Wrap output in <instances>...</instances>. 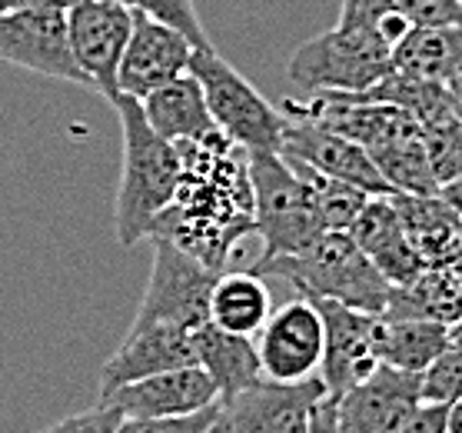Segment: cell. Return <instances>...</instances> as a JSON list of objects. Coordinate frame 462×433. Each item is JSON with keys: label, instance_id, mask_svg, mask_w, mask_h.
Returning a JSON list of instances; mask_svg holds the SVG:
<instances>
[{"label": "cell", "instance_id": "cell-1", "mask_svg": "<svg viewBox=\"0 0 462 433\" xmlns=\"http://www.w3.org/2000/svg\"><path fill=\"white\" fill-rule=\"evenodd\" d=\"M173 147L180 154V184L150 237H163L207 270L223 274L243 237L256 233L250 154L220 130Z\"/></svg>", "mask_w": 462, "mask_h": 433}, {"label": "cell", "instance_id": "cell-2", "mask_svg": "<svg viewBox=\"0 0 462 433\" xmlns=\"http://www.w3.org/2000/svg\"><path fill=\"white\" fill-rule=\"evenodd\" d=\"M114 110L120 117V134H124L114 231L120 247H134L147 240L157 217L173 201V191L180 184V154L143 120L140 100L120 94L114 100Z\"/></svg>", "mask_w": 462, "mask_h": 433}, {"label": "cell", "instance_id": "cell-3", "mask_svg": "<svg viewBox=\"0 0 462 433\" xmlns=\"http://www.w3.org/2000/svg\"><path fill=\"white\" fill-rule=\"evenodd\" d=\"M250 270L263 280H283L306 300H333L366 314H383L386 306V277L369 264L346 231H326L300 254L256 260Z\"/></svg>", "mask_w": 462, "mask_h": 433}, {"label": "cell", "instance_id": "cell-4", "mask_svg": "<svg viewBox=\"0 0 462 433\" xmlns=\"http://www.w3.org/2000/svg\"><path fill=\"white\" fill-rule=\"evenodd\" d=\"M189 74L197 77L207 110L223 137L233 140L246 154H280L283 114L273 107L233 64L207 47H193Z\"/></svg>", "mask_w": 462, "mask_h": 433}, {"label": "cell", "instance_id": "cell-5", "mask_svg": "<svg viewBox=\"0 0 462 433\" xmlns=\"http://www.w3.org/2000/svg\"><path fill=\"white\" fill-rule=\"evenodd\" d=\"M250 184L253 221L263 240V254L256 260L300 254L326 233L316 217L310 184L280 154H250Z\"/></svg>", "mask_w": 462, "mask_h": 433}, {"label": "cell", "instance_id": "cell-6", "mask_svg": "<svg viewBox=\"0 0 462 433\" xmlns=\"http://www.w3.org/2000/svg\"><path fill=\"white\" fill-rule=\"evenodd\" d=\"M393 47L379 33L329 27L300 43L286 64V74L296 87L310 94L337 90V94H363L389 74Z\"/></svg>", "mask_w": 462, "mask_h": 433}, {"label": "cell", "instance_id": "cell-7", "mask_svg": "<svg viewBox=\"0 0 462 433\" xmlns=\"http://www.w3.org/2000/svg\"><path fill=\"white\" fill-rule=\"evenodd\" d=\"M153 267L137 306L134 327H180L197 330L210 320V290L217 284L213 270L183 254L163 237H153Z\"/></svg>", "mask_w": 462, "mask_h": 433}, {"label": "cell", "instance_id": "cell-8", "mask_svg": "<svg viewBox=\"0 0 462 433\" xmlns=\"http://www.w3.org/2000/svg\"><path fill=\"white\" fill-rule=\"evenodd\" d=\"M323 320L319 383L329 400L363 383L383 363V314H366L333 300H313Z\"/></svg>", "mask_w": 462, "mask_h": 433}, {"label": "cell", "instance_id": "cell-9", "mask_svg": "<svg viewBox=\"0 0 462 433\" xmlns=\"http://www.w3.org/2000/svg\"><path fill=\"white\" fill-rule=\"evenodd\" d=\"M319 400H326L319 377L303 383L256 381L217 400L210 433H306Z\"/></svg>", "mask_w": 462, "mask_h": 433}, {"label": "cell", "instance_id": "cell-10", "mask_svg": "<svg viewBox=\"0 0 462 433\" xmlns=\"http://www.w3.org/2000/svg\"><path fill=\"white\" fill-rule=\"evenodd\" d=\"M263 381L303 383L319 373L323 360V320L313 300L296 297L280 310H270L253 337Z\"/></svg>", "mask_w": 462, "mask_h": 433}, {"label": "cell", "instance_id": "cell-11", "mask_svg": "<svg viewBox=\"0 0 462 433\" xmlns=\"http://www.w3.org/2000/svg\"><path fill=\"white\" fill-rule=\"evenodd\" d=\"M67 43L87 87L116 100V67L130 37V11L120 0H80L63 14Z\"/></svg>", "mask_w": 462, "mask_h": 433}, {"label": "cell", "instance_id": "cell-12", "mask_svg": "<svg viewBox=\"0 0 462 433\" xmlns=\"http://www.w3.org/2000/svg\"><path fill=\"white\" fill-rule=\"evenodd\" d=\"M280 157L290 164L323 174L329 180H343L349 187H359L369 197H383L393 193L389 184L379 177V170L373 167L369 154L353 140L339 137L333 130L310 124L303 117L283 114V134H280Z\"/></svg>", "mask_w": 462, "mask_h": 433}, {"label": "cell", "instance_id": "cell-13", "mask_svg": "<svg viewBox=\"0 0 462 433\" xmlns=\"http://www.w3.org/2000/svg\"><path fill=\"white\" fill-rule=\"evenodd\" d=\"M189 57H193V43L183 33L147 14L130 11V37L116 67V97L124 94L143 100L157 87L187 74Z\"/></svg>", "mask_w": 462, "mask_h": 433}, {"label": "cell", "instance_id": "cell-14", "mask_svg": "<svg viewBox=\"0 0 462 433\" xmlns=\"http://www.w3.org/2000/svg\"><path fill=\"white\" fill-rule=\"evenodd\" d=\"M0 61L87 87L67 43V21L57 11H0Z\"/></svg>", "mask_w": 462, "mask_h": 433}, {"label": "cell", "instance_id": "cell-15", "mask_svg": "<svg viewBox=\"0 0 462 433\" xmlns=\"http://www.w3.org/2000/svg\"><path fill=\"white\" fill-rule=\"evenodd\" d=\"M422 373L379 363L366 381L346 391L337 403V433H396L416 407Z\"/></svg>", "mask_w": 462, "mask_h": 433}, {"label": "cell", "instance_id": "cell-16", "mask_svg": "<svg viewBox=\"0 0 462 433\" xmlns=\"http://www.w3.org/2000/svg\"><path fill=\"white\" fill-rule=\"evenodd\" d=\"M217 400L220 393L200 367H180L124 383L97 403L114 407L120 410V417H130V420H160V417H187V413L207 410Z\"/></svg>", "mask_w": 462, "mask_h": 433}, {"label": "cell", "instance_id": "cell-17", "mask_svg": "<svg viewBox=\"0 0 462 433\" xmlns=\"http://www.w3.org/2000/svg\"><path fill=\"white\" fill-rule=\"evenodd\" d=\"M180 367H197L193 350V330L180 327H130L124 344L114 350V357L100 367V397L124 383L143 381L153 373H167Z\"/></svg>", "mask_w": 462, "mask_h": 433}, {"label": "cell", "instance_id": "cell-18", "mask_svg": "<svg viewBox=\"0 0 462 433\" xmlns=\"http://www.w3.org/2000/svg\"><path fill=\"white\" fill-rule=\"evenodd\" d=\"M349 237L356 240V247L369 257V264L376 267L379 274L386 277L389 287L410 284L412 277L426 270L416 250L410 247V237L402 231L400 211L393 193L383 197H369L366 207L359 211V217L349 227Z\"/></svg>", "mask_w": 462, "mask_h": 433}, {"label": "cell", "instance_id": "cell-19", "mask_svg": "<svg viewBox=\"0 0 462 433\" xmlns=\"http://www.w3.org/2000/svg\"><path fill=\"white\" fill-rule=\"evenodd\" d=\"M400 211L402 231L410 237V247L422 260V267H456L462 250V217L442 201L432 197H406L393 193Z\"/></svg>", "mask_w": 462, "mask_h": 433}, {"label": "cell", "instance_id": "cell-20", "mask_svg": "<svg viewBox=\"0 0 462 433\" xmlns=\"http://www.w3.org/2000/svg\"><path fill=\"white\" fill-rule=\"evenodd\" d=\"M386 320H430L442 327H456L462 320V280L452 267H426L410 284L389 287Z\"/></svg>", "mask_w": 462, "mask_h": 433}, {"label": "cell", "instance_id": "cell-21", "mask_svg": "<svg viewBox=\"0 0 462 433\" xmlns=\"http://www.w3.org/2000/svg\"><path fill=\"white\" fill-rule=\"evenodd\" d=\"M140 110H143V120H147L150 127L157 130L163 140H170V144L203 140L217 130L210 110H207V100H203L200 84H197V77L189 74V71L143 97Z\"/></svg>", "mask_w": 462, "mask_h": 433}, {"label": "cell", "instance_id": "cell-22", "mask_svg": "<svg viewBox=\"0 0 462 433\" xmlns=\"http://www.w3.org/2000/svg\"><path fill=\"white\" fill-rule=\"evenodd\" d=\"M389 71L422 84H449L462 71V24L452 27H410L393 47Z\"/></svg>", "mask_w": 462, "mask_h": 433}, {"label": "cell", "instance_id": "cell-23", "mask_svg": "<svg viewBox=\"0 0 462 433\" xmlns=\"http://www.w3.org/2000/svg\"><path fill=\"white\" fill-rule=\"evenodd\" d=\"M193 350H197V367L210 377L220 397H230V393L263 381L253 337L226 334L213 324H203L193 330Z\"/></svg>", "mask_w": 462, "mask_h": 433}, {"label": "cell", "instance_id": "cell-24", "mask_svg": "<svg viewBox=\"0 0 462 433\" xmlns=\"http://www.w3.org/2000/svg\"><path fill=\"white\" fill-rule=\"evenodd\" d=\"M270 317V290L266 280L253 270H223L210 290V320L213 327L240 337H256L263 320Z\"/></svg>", "mask_w": 462, "mask_h": 433}, {"label": "cell", "instance_id": "cell-25", "mask_svg": "<svg viewBox=\"0 0 462 433\" xmlns=\"http://www.w3.org/2000/svg\"><path fill=\"white\" fill-rule=\"evenodd\" d=\"M442 350H449V327L430 320L383 317V363L406 373H422Z\"/></svg>", "mask_w": 462, "mask_h": 433}, {"label": "cell", "instance_id": "cell-26", "mask_svg": "<svg viewBox=\"0 0 462 433\" xmlns=\"http://www.w3.org/2000/svg\"><path fill=\"white\" fill-rule=\"evenodd\" d=\"M420 134L436 184L442 187V184L462 177V120L452 110V104L422 117Z\"/></svg>", "mask_w": 462, "mask_h": 433}, {"label": "cell", "instance_id": "cell-27", "mask_svg": "<svg viewBox=\"0 0 462 433\" xmlns=\"http://www.w3.org/2000/svg\"><path fill=\"white\" fill-rule=\"evenodd\" d=\"M286 164H290V160H286ZM290 167L310 184L316 217L323 223V231H349L353 221L359 217V211L366 207L369 193H363L359 187H349L343 180H329V177H323V174H313V170L300 167V164H290Z\"/></svg>", "mask_w": 462, "mask_h": 433}, {"label": "cell", "instance_id": "cell-28", "mask_svg": "<svg viewBox=\"0 0 462 433\" xmlns=\"http://www.w3.org/2000/svg\"><path fill=\"white\" fill-rule=\"evenodd\" d=\"M120 4H124L126 11L147 14L153 21L180 31L193 47H207V43H210V33L203 27L193 0H120Z\"/></svg>", "mask_w": 462, "mask_h": 433}, {"label": "cell", "instance_id": "cell-29", "mask_svg": "<svg viewBox=\"0 0 462 433\" xmlns=\"http://www.w3.org/2000/svg\"><path fill=\"white\" fill-rule=\"evenodd\" d=\"M420 393L422 403H439V407H452L462 400V350H442L439 357L422 370Z\"/></svg>", "mask_w": 462, "mask_h": 433}, {"label": "cell", "instance_id": "cell-30", "mask_svg": "<svg viewBox=\"0 0 462 433\" xmlns=\"http://www.w3.org/2000/svg\"><path fill=\"white\" fill-rule=\"evenodd\" d=\"M213 417H217V403L207 410L187 413V417H160V420H130V417H124L114 433H210Z\"/></svg>", "mask_w": 462, "mask_h": 433}, {"label": "cell", "instance_id": "cell-31", "mask_svg": "<svg viewBox=\"0 0 462 433\" xmlns=\"http://www.w3.org/2000/svg\"><path fill=\"white\" fill-rule=\"evenodd\" d=\"M396 14L393 0H339V27L349 31H366L383 37V24ZM386 41V37H383Z\"/></svg>", "mask_w": 462, "mask_h": 433}, {"label": "cell", "instance_id": "cell-32", "mask_svg": "<svg viewBox=\"0 0 462 433\" xmlns=\"http://www.w3.org/2000/svg\"><path fill=\"white\" fill-rule=\"evenodd\" d=\"M393 4L412 27H452V24H462V7L456 0H393Z\"/></svg>", "mask_w": 462, "mask_h": 433}, {"label": "cell", "instance_id": "cell-33", "mask_svg": "<svg viewBox=\"0 0 462 433\" xmlns=\"http://www.w3.org/2000/svg\"><path fill=\"white\" fill-rule=\"evenodd\" d=\"M120 420H124L120 410L106 407V403H97L90 410L70 413V417H63V420L51 423V427H43L41 433H114Z\"/></svg>", "mask_w": 462, "mask_h": 433}, {"label": "cell", "instance_id": "cell-34", "mask_svg": "<svg viewBox=\"0 0 462 433\" xmlns=\"http://www.w3.org/2000/svg\"><path fill=\"white\" fill-rule=\"evenodd\" d=\"M396 433H446V407L420 403Z\"/></svg>", "mask_w": 462, "mask_h": 433}, {"label": "cell", "instance_id": "cell-35", "mask_svg": "<svg viewBox=\"0 0 462 433\" xmlns=\"http://www.w3.org/2000/svg\"><path fill=\"white\" fill-rule=\"evenodd\" d=\"M80 0H0V11H57L67 14Z\"/></svg>", "mask_w": 462, "mask_h": 433}, {"label": "cell", "instance_id": "cell-36", "mask_svg": "<svg viewBox=\"0 0 462 433\" xmlns=\"http://www.w3.org/2000/svg\"><path fill=\"white\" fill-rule=\"evenodd\" d=\"M306 433H337V403L329 397L316 403V410L310 413V423H306Z\"/></svg>", "mask_w": 462, "mask_h": 433}, {"label": "cell", "instance_id": "cell-37", "mask_svg": "<svg viewBox=\"0 0 462 433\" xmlns=\"http://www.w3.org/2000/svg\"><path fill=\"white\" fill-rule=\"evenodd\" d=\"M439 197L462 217V177L449 180V184H442V187H439Z\"/></svg>", "mask_w": 462, "mask_h": 433}, {"label": "cell", "instance_id": "cell-38", "mask_svg": "<svg viewBox=\"0 0 462 433\" xmlns=\"http://www.w3.org/2000/svg\"><path fill=\"white\" fill-rule=\"evenodd\" d=\"M446 433H462V400L446 407Z\"/></svg>", "mask_w": 462, "mask_h": 433}, {"label": "cell", "instance_id": "cell-39", "mask_svg": "<svg viewBox=\"0 0 462 433\" xmlns=\"http://www.w3.org/2000/svg\"><path fill=\"white\" fill-rule=\"evenodd\" d=\"M449 347L452 350H462V320L456 327H449Z\"/></svg>", "mask_w": 462, "mask_h": 433}, {"label": "cell", "instance_id": "cell-40", "mask_svg": "<svg viewBox=\"0 0 462 433\" xmlns=\"http://www.w3.org/2000/svg\"><path fill=\"white\" fill-rule=\"evenodd\" d=\"M456 4H459V7H462V0H456Z\"/></svg>", "mask_w": 462, "mask_h": 433}]
</instances>
